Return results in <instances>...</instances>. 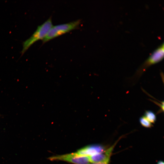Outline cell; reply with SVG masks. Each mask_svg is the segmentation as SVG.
<instances>
[{
	"label": "cell",
	"mask_w": 164,
	"mask_h": 164,
	"mask_svg": "<svg viewBox=\"0 0 164 164\" xmlns=\"http://www.w3.org/2000/svg\"><path fill=\"white\" fill-rule=\"evenodd\" d=\"M53 26L51 17L42 24L38 26L32 36L23 42L22 48L21 52L22 55L34 43L39 40H42L46 35Z\"/></svg>",
	"instance_id": "7a4b0ae2"
},
{
	"label": "cell",
	"mask_w": 164,
	"mask_h": 164,
	"mask_svg": "<svg viewBox=\"0 0 164 164\" xmlns=\"http://www.w3.org/2000/svg\"><path fill=\"white\" fill-rule=\"evenodd\" d=\"M50 161H60L73 164H89V157L77 155L75 152L52 156L48 158Z\"/></svg>",
	"instance_id": "277c9868"
},
{
	"label": "cell",
	"mask_w": 164,
	"mask_h": 164,
	"mask_svg": "<svg viewBox=\"0 0 164 164\" xmlns=\"http://www.w3.org/2000/svg\"><path fill=\"white\" fill-rule=\"evenodd\" d=\"M106 149L101 145L93 144L82 148L75 152L80 155L90 157L102 152Z\"/></svg>",
	"instance_id": "5b68a950"
},
{
	"label": "cell",
	"mask_w": 164,
	"mask_h": 164,
	"mask_svg": "<svg viewBox=\"0 0 164 164\" xmlns=\"http://www.w3.org/2000/svg\"><path fill=\"white\" fill-rule=\"evenodd\" d=\"M164 43L163 42L151 53L138 69L131 80L132 83L139 79L144 72L149 66L161 60L164 57Z\"/></svg>",
	"instance_id": "6da1fadb"
},
{
	"label": "cell",
	"mask_w": 164,
	"mask_h": 164,
	"mask_svg": "<svg viewBox=\"0 0 164 164\" xmlns=\"http://www.w3.org/2000/svg\"><path fill=\"white\" fill-rule=\"evenodd\" d=\"M157 164H164V162L162 161H159L157 162Z\"/></svg>",
	"instance_id": "30bf717a"
},
{
	"label": "cell",
	"mask_w": 164,
	"mask_h": 164,
	"mask_svg": "<svg viewBox=\"0 0 164 164\" xmlns=\"http://www.w3.org/2000/svg\"><path fill=\"white\" fill-rule=\"evenodd\" d=\"M144 116L151 123H154L156 121V116L155 114L152 111H146Z\"/></svg>",
	"instance_id": "52a82bcc"
},
{
	"label": "cell",
	"mask_w": 164,
	"mask_h": 164,
	"mask_svg": "<svg viewBox=\"0 0 164 164\" xmlns=\"http://www.w3.org/2000/svg\"><path fill=\"white\" fill-rule=\"evenodd\" d=\"M81 22L78 19L68 23L53 26L46 36L42 40L43 43L62 35L76 29Z\"/></svg>",
	"instance_id": "3957f363"
},
{
	"label": "cell",
	"mask_w": 164,
	"mask_h": 164,
	"mask_svg": "<svg viewBox=\"0 0 164 164\" xmlns=\"http://www.w3.org/2000/svg\"><path fill=\"white\" fill-rule=\"evenodd\" d=\"M139 121L141 125L144 127L150 128L153 126L152 124L149 122L144 116H142L139 118Z\"/></svg>",
	"instance_id": "ba28073f"
},
{
	"label": "cell",
	"mask_w": 164,
	"mask_h": 164,
	"mask_svg": "<svg viewBox=\"0 0 164 164\" xmlns=\"http://www.w3.org/2000/svg\"><path fill=\"white\" fill-rule=\"evenodd\" d=\"M117 141L113 145L106 149L104 152L89 157L90 163H97L109 162L112 151L119 140Z\"/></svg>",
	"instance_id": "8992f818"
},
{
	"label": "cell",
	"mask_w": 164,
	"mask_h": 164,
	"mask_svg": "<svg viewBox=\"0 0 164 164\" xmlns=\"http://www.w3.org/2000/svg\"><path fill=\"white\" fill-rule=\"evenodd\" d=\"M109 162H106L97 163H90L89 164H109Z\"/></svg>",
	"instance_id": "9c48e42d"
}]
</instances>
